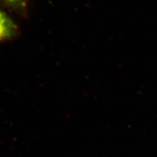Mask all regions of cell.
Returning a JSON list of instances; mask_svg holds the SVG:
<instances>
[{
  "mask_svg": "<svg viewBox=\"0 0 157 157\" xmlns=\"http://www.w3.org/2000/svg\"><path fill=\"white\" fill-rule=\"evenodd\" d=\"M16 30L17 27L13 20L0 10V42L12 38Z\"/></svg>",
  "mask_w": 157,
  "mask_h": 157,
  "instance_id": "obj_1",
  "label": "cell"
},
{
  "mask_svg": "<svg viewBox=\"0 0 157 157\" xmlns=\"http://www.w3.org/2000/svg\"><path fill=\"white\" fill-rule=\"evenodd\" d=\"M4 1L12 5H19L23 4L25 0H4Z\"/></svg>",
  "mask_w": 157,
  "mask_h": 157,
  "instance_id": "obj_2",
  "label": "cell"
}]
</instances>
